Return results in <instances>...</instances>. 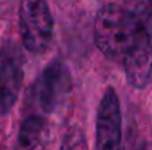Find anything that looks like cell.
Returning <instances> with one entry per match:
<instances>
[{
	"label": "cell",
	"mask_w": 152,
	"mask_h": 150,
	"mask_svg": "<svg viewBox=\"0 0 152 150\" xmlns=\"http://www.w3.org/2000/svg\"><path fill=\"white\" fill-rule=\"evenodd\" d=\"M140 22L136 10L117 3L103 4L95 18V44L108 57H121L136 41Z\"/></svg>",
	"instance_id": "obj_1"
},
{
	"label": "cell",
	"mask_w": 152,
	"mask_h": 150,
	"mask_svg": "<svg viewBox=\"0 0 152 150\" xmlns=\"http://www.w3.org/2000/svg\"><path fill=\"white\" fill-rule=\"evenodd\" d=\"M72 91V75L66 63L52 60L28 90L27 106L31 113L49 116L66 103Z\"/></svg>",
	"instance_id": "obj_2"
},
{
	"label": "cell",
	"mask_w": 152,
	"mask_h": 150,
	"mask_svg": "<svg viewBox=\"0 0 152 150\" xmlns=\"http://www.w3.org/2000/svg\"><path fill=\"white\" fill-rule=\"evenodd\" d=\"M19 33L24 47L31 53H43L53 38L55 21L46 0L19 1Z\"/></svg>",
	"instance_id": "obj_3"
},
{
	"label": "cell",
	"mask_w": 152,
	"mask_h": 150,
	"mask_svg": "<svg viewBox=\"0 0 152 150\" xmlns=\"http://www.w3.org/2000/svg\"><path fill=\"white\" fill-rule=\"evenodd\" d=\"M24 80V57L13 41L0 47V116L15 107Z\"/></svg>",
	"instance_id": "obj_4"
},
{
	"label": "cell",
	"mask_w": 152,
	"mask_h": 150,
	"mask_svg": "<svg viewBox=\"0 0 152 150\" xmlns=\"http://www.w3.org/2000/svg\"><path fill=\"white\" fill-rule=\"evenodd\" d=\"M123 140L121 103L114 87H106L98 107L96 116V143L99 150L118 149Z\"/></svg>",
	"instance_id": "obj_5"
},
{
	"label": "cell",
	"mask_w": 152,
	"mask_h": 150,
	"mask_svg": "<svg viewBox=\"0 0 152 150\" xmlns=\"http://www.w3.org/2000/svg\"><path fill=\"white\" fill-rule=\"evenodd\" d=\"M140 22V21H139ZM127 83L137 90L146 88L152 81V33L140 24V31L129 51L123 56Z\"/></svg>",
	"instance_id": "obj_6"
},
{
	"label": "cell",
	"mask_w": 152,
	"mask_h": 150,
	"mask_svg": "<svg viewBox=\"0 0 152 150\" xmlns=\"http://www.w3.org/2000/svg\"><path fill=\"white\" fill-rule=\"evenodd\" d=\"M49 143V124L46 116L30 113L21 124L18 146L21 149H43Z\"/></svg>",
	"instance_id": "obj_7"
}]
</instances>
